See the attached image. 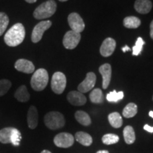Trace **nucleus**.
<instances>
[{
    "instance_id": "nucleus-1",
    "label": "nucleus",
    "mask_w": 153,
    "mask_h": 153,
    "mask_svg": "<svg viewBox=\"0 0 153 153\" xmlns=\"http://www.w3.org/2000/svg\"><path fill=\"white\" fill-rule=\"evenodd\" d=\"M26 31L24 25L17 23L11 26L4 36V42L8 46L16 47L24 41Z\"/></svg>"
},
{
    "instance_id": "nucleus-2",
    "label": "nucleus",
    "mask_w": 153,
    "mask_h": 153,
    "mask_svg": "<svg viewBox=\"0 0 153 153\" xmlns=\"http://www.w3.org/2000/svg\"><path fill=\"white\" fill-rule=\"evenodd\" d=\"M49 76L47 70L40 68L34 72L30 79V86L33 90L37 91H43L47 87Z\"/></svg>"
},
{
    "instance_id": "nucleus-3",
    "label": "nucleus",
    "mask_w": 153,
    "mask_h": 153,
    "mask_svg": "<svg viewBox=\"0 0 153 153\" xmlns=\"http://www.w3.org/2000/svg\"><path fill=\"white\" fill-rule=\"evenodd\" d=\"M57 9V4L54 0H48L39 5L33 12L34 18L38 20L48 19L55 14Z\"/></svg>"
},
{
    "instance_id": "nucleus-4",
    "label": "nucleus",
    "mask_w": 153,
    "mask_h": 153,
    "mask_svg": "<svg viewBox=\"0 0 153 153\" xmlns=\"http://www.w3.org/2000/svg\"><path fill=\"white\" fill-rule=\"evenodd\" d=\"M44 123L51 130H57L64 127L65 125V120L64 116L60 112L51 111L45 114L44 117Z\"/></svg>"
},
{
    "instance_id": "nucleus-5",
    "label": "nucleus",
    "mask_w": 153,
    "mask_h": 153,
    "mask_svg": "<svg viewBox=\"0 0 153 153\" xmlns=\"http://www.w3.org/2000/svg\"><path fill=\"white\" fill-rule=\"evenodd\" d=\"M66 85V76L62 72H56L53 74L51 80V89L53 92L61 94L65 89Z\"/></svg>"
},
{
    "instance_id": "nucleus-6",
    "label": "nucleus",
    "mask_w": 153,
    "mask_h": 153,
    "mask_svg": "<svg viewBox=\"0 0 153 153\" xmlns=\"http://www.w3.org/2000/svg\"><path fill=\"white\" fill-rule=\"evenodd\" d=\"M52 26V22L51 21H43L36 25L34 27L31 34V41L33 43H36L39 42L43 38V33L45 30L51 28Z\"/></svg>"
},
{
    "instance_id": "nucleus-7",
    "label": "nucleus",
    "mask_w": 153,
    "mask_h": 153,
    "mask_svg": "<svg viewBox=\"0 0 153 153\" xmlns=\"http://www.w3.org/2000/svg\"><path fill=\"white\" fill-rule=\"evenodd\" d=\"M81 40V34L74 30H69L63 38V45L66 49L72 50L77 46Z\"/></svg>"
},
{
    "instance_id": "nucleus-8",
    "label": "nucleus",
    "mask_w": 153,
    "mask_h": 153,
    "mask_svg": "<svg viewBox=\"0 0 153 153\" xmlns=\"http://www.w3.org/2000/svg\"><path fill=\"white\" fill-rule=\"evenodd\" d=\"M54 143L58 148H68L74 144V137L72 134L68 133H60L55 135Z\"/></svg>"
},
{
    "instance_id": "nucleus-9",
    "label": "nucleus",
    "mask_w": 153,
    "mask_h": 153,
    "mask_svg": "<svg viewBox=\"0 0 153 153\" xmlns=\"http://www.w3.org/2000/svg\"><path fill=\"white\" fill-rule=\"evenodd\" d=\"M68 24L72 30L80 33L85 28V24L83 19L76 13H72L68 16Z\"/></svg>"
},
{
    "instance_id": "nucleus-10",
    "label": "nucleus",
    "mask_w": 153,
    "mask_h": 153,
    "mask_svg": "<svg viewBox=\"0 0 153 153\" xmlns=\"http://www.w3.org/2000/svg\"><path fill=\"white\" fill-rule=\"evenodd\" d=\"M97 76L94 72H88L85 79L78 86V90L81 93H87L93 89L95 86Z\"/></svg>"
},
{
    "instance_id": "nucleus-11",
    "label": "nucleus",
    "mask_w": 153,
    "mask_h": 153,
    "mask_svg": "<svg viewBox=\"0 0 153 153\" xmlns=\"http://www.w3.org/2000/svg\"><path fill=\"white\" fill-rule=\"evenodd\" d=\"M14 68L18 71L26 74H31L35 71V66L33 63L26 59H19L16 60Z\"/></svg>"
},
{
    "instance_id": "nucleus-12",
    "label": "nucleus",
    "mask_w": 153,
    "mask_h": 153,
    "mask_svg": "<svg viewBox=\"0 0 153 153\" xmlns=\"http://www.w3.org/2000/svg\"><path fill=\"white\" fill-rule=\"evenodd\" d=\"M116 46V41L112 38H107L104 40L100 48V53L102 56H111L114 52Z\"/></svg>"
},
{
    "instance_id": "nucleus-13",
    "label": "nucleus",
    "mask_w": 153,
    "mask_h": 153,
    "mask_svg": "<svg viewBox=\"0 0 153 153\" xmlns=\"http://www.w3.org/2000/svg\"><path fill=\"white\" fill-rule=\"evenodd\" d=\"M68 101L73 106H82L87 102V99L83 94L76 91H72L67 96Z\"/></svg>"
},
{
    "instance_id": "nucleus-14",
    "label": "nucleus",
    "mask_w": 153,
    "mask_h": 153,
    "mask_svg": "<svg viewBox=\"0 0 153 153\" xmlns=\"http://www.w3.org/2000/svg\"><path fill=\"white\" fill-rule=\"evenodd\" d=\"M99 70L103 78L102 87L104 89H106L109 85L111 79V66L108 63H106L100 66Z\"/></svg>"
},
{
    "instance_id": "nucleus-15",
    "label": "nucleus",
    "mask_w": 153,
    "mask_h": 153,
    "mask_svg": "<svg viewBox=\"0 0 153 153\" xmlns=\"http://www.w3.org/2000/svg\"><path fill=\"white\" fill-rule=\"evenodd\" d=\"M134 7L140 14H148L152 9V4L150 0H136Z\"/></svg>"
},
{
    "instance_id": "nucleus-16",
    "label": "nucleus",
    "mask_w": 153,
    "mask_h": 153,
    "mask_svg": "<svg viewBox=\"0 0 153 153\" xmlns=\"http://www.w3.org/2000/svg\"><path fill=\"white\" fill-rule=\"evenodd\" d=\"M27 123L28 128L30 129H35L38 123V114L37 108L34 106H31L28 111Z\"/></svg>"
},
{
    "instance_id": "nucleus-17",
    "label": "nucleus",
    "mask_w": 153,
    "mask_h": 153,
    "mask_svg": "<svg viewBox=\"0 0 153 153\" xmlns=\"http://www.w3.org/2000/svg\"><path fill=\"white\" fill-rule=\"evenodd\" d=\"M16 129L13 127H7L0 130V143L3 144L11 143Z\"/></svg>"
},
{
    "instance_id": "nucleus-18",
    "label": "nucleus",
    "mask_w": 153,
    "mask_h": 153,
    "mask_svg": "<svg viewBox=\"0 0 153 153\" xmlns=\"http://www.w3.org/2000/svg\"><path fill=\"white\" fill-rule=\"evenodd\" d=\"M15 99L20 102H27L30 99V94L25 85L20 86L14 94Z\"/></svg>"
},
{
    "instance_id": "nucleus-19",
    "label": "nucleus",
    "mask_w": 153,
    "mask_h": 153,
    "mask_svg": "<svg viewBox=\"0 0 153 153\" xmlns=\"http://www.w3.org/2000/svg\"><path fill=\"white\" fill-rule=\"evenodd\" d=\"M75 139L78 143L84 145V146H90L92 144L93 140L92 137L89 134L85 132H77L75 134Z\"/></svg>"
},
{
    "instance_id": "nucleus-20",
    "label": "nucleus",
    "mask_w": 153,
    "mask_h": 153,
    "mask_svg": "<svg viewBox=\"0 0 153 153\" xmlns=\"http://www.w3.org/2000/svg\"><path fill=\"white\" fill-rule=\"evenodd\" d=\"M74 117L75 119L77 120L78 123L82 124V126H88L91 123V120L90 116L87 113L83 111H77L74 114Z\"/></svg>"
},
{
    "instance_id": "nucleus-21",
    "label": "nucleus",
    "mask_w": 153,
    "mask_h": 153,
    "mask_svg": "<svg viewBox=\"0 0 153 153\" xmlns=\"http://www.w3.org/2000/svg\"><path fill=\"white\" fill-rule=\"evenodd\" d=\"M108 119L111 126L115 128H119L123 125V119L118 112H113L110 114L108 116Z\"/></svg>"
},
{
    "instance_id": "nucleus-22",
    "label": "nucleus",
    "mask_w": 153,
    "mask_h": 153,
    "mask_svg": "<svg viewBox=\"0 0 153 153\" xmlns=\"http://www.w3.org/2000/svg\"><path fill=\"white\" fill-rule=\"evenodd\" d=\"M123 137L125 142L128 145L134 143L135 140V133L133 128L131 126H126L123 129Z\"/></svg>"
},
{
    "instance_id": "nucleus-23",
    "label": "nucleus",
    "mask_w": 153,
    "mask_h": 153,
    "mask_svg": "<svg viewBox=\"0 0 153 153\" xmlns=\"http://www.w3.org/2000/svg\"><path fill=\"white\" fill-rule=\"evenodd\" d=\"M140 24V19L136 16H127L123 20L124 26L128 28H137Z\"/></svg>"
},
{
    "instance_id": "nucleus-24",
    "label": "nucleus",
    "mask_w": 153,
    "mask_h": 153,
    "mask_svg": "<svg viewBox=\"0 0 153 153\" xmlns=\"http://www.w3.org/2000/svg\"><path fill=\"white\" fill-rule=\"evenodd\" d=\"M137 113V106L134 103H129L126 105L123 111V116L126 118L134 117Z\"/></svg>"
},
{
    "instance_id": "nucleus-25",
    "label": "nucleus",
    "mask_w": 153,
    "mask_h": 153,
    "mask_svg": "<svg viewBox=\"0 0 153 153\" xmlns=\"http://www.w3.org/2000/svg\"><path fill=\"white\" fill-rule=\"evenodd\" d=\"M89 99L94 104H101L104 102V95L102 91L99 88L93 89L89 94Z\"/></svg>"
},
{
    "instance_id": "nucleus-26",
    "label": "nucleus",
    "mask_w": 153,
    "mask_h": 153,
    "mask_svg": "<svg viewBox=\"0 0 153 153\" xmlns=\"http://www.w3.org/2000/svg\"><path fill=\"white\" fill-rule=\"evenodd\" d=\"M124 97V94L123 91H119L117 92L116 90L111 91L106 95V99L107 101L109 102H114L116 103L118 101L123 99Z\"/></svg>"
},
{
    "instance_id": "nucleus-27",
    "label": "nucleus",
    "mask_w": 153,
    "mask_h": 153,
    "mask_svg": "<svg viewBox=\"0 0 153 153\" xmlns=\"http://www.w3.org/2000/svg\"><path fill=\"white\" fill-rule=\"evenodd\" d=\"M119 141V137L116 134L108 133L104 135L102 137V142L104 144L109 145L117 143Z\"/></svg>"
},
{
    "instance_id": "nucleus-28",
    "label": "nucleus",
    "mask_w": 153,
    "mask_h": 153,
    "mask_svg": "<svg viewBox=\"0 0 153 153\" xmlns=\"http://www.w3.org/2000/svg\"><path fill=\"white\" fill-rule=\"evenodd\" d=\"M9 23L8 16L4 12H0V36L4 33Z\"/></svg>"
},
{
    "instance_id": "nucleus-29",
    "label": "nucleus",
    "mask_w": 153,
    "mask_h": 153,
    "mask_svg": "<svg viewBox=\"0 0 153 153\" xmlns=\"http://www.w3.org/2000/svg\"><path fill=\"white\" fill-rule=\"evenodd\" d=\"M11 87V82L8 79L0 80V97L6 94Z\"/></svg>"
},
{
    "instance_id": "nucleus-30",
    "label": "nucleus",
    "mask_w": 153,
    "mask_h": 153,
    "mask_svg": "<svg viewBox=\"0 0 153 153\" xmlns=\"http://www.w3.org/2000/svg\"><path fill=\"white\" fill-rule=\"evenodd\" d=\"M145 45V41H143L141 37L137 38L135 45L133 47V55H138L141 53L143 50V46Z\"/></svg>"
},
{
    "instance_id": "nucleus-31",
    "label": "nucleus",
    "mask_w": 153,
    "mask_h": 153,
    "mask_svg": "<svg viewBox=\"0 0 153 153\" xmlns=\"http://www.w3.org/2000/svg\"><path fill=\"white\" fill-rule=\"evenodd\" d=\"M144 130L146 131L149 132V133H153V127L152 126H150L149 125H145L144 126Z\"/></svg>"
},
{
    "instance_id": "nucleus-32",
    "label": "nucleus",
    "mask_w": 153,
    "mask_h": 153,
    "mask_svg": "<svg viewBox=\"0 0 153 153\" xmlns=\"http://www.w3.org/2000/svg\"><path fill=\"white\" fill-rule=\"evenodd\" d=\"M150 37L153 40V20L152 21V22L150 23Z\"/></svg>"
},
{
    "instance_id": "nucleus-33",
    "label": "nucleus",
    "mask_w": 153,
    "mask_h": 153,
    "mask_svg": "<svg viewBox=\"0 0 153 153\" xmlns=\"http://www.w3.org/2000/svg\"><path fill=\"white\" fill-rule=\"evenodd\" d=\"M122 51H123V53H126V51H131V48L128 46V45H126V46H124L123 48H122Z\"/></svg>"
},
{
    "instance_id": "nucleus-34",
    "label": "nucleus",
    "mask_w": 153,
    "mask_h": 153,
    "mask_svg": "<svg viewBox=\"0 0 153 153\" xmlns=\"http://www.w3.org/2000/svg\"><path fill=\"white\" fill-rule=\"evenodd\" d=\"M25 1H26V2L28 3H30V4H32V3H35L37 0H25Z\"/></svg>"
},
{
    "instance_id": "nucleus-35",
    "label": "nucleus",
    "mask_w": 153,
    "mask_h": 153,
    "mask_svg": "<svg viewBox=\"0 0 153 153\" xmlns=\"http://www.w3.org/2000/svg\"><path fill=\"white\" fill-rule=\"evenodd\" d=\"M97 153H109L108 150H99Z\"/></svg>"
},
{
    "instance_id": "nucleus-36",
    "label": "nucleus",
    "mask_w": 153,
    "mask_h": 153,
    "mask_svg": "<svg viewBox=\"0 0 153 153\" xmlns=\"http://www.w3.org/2000/svg\"><path fill=\"white\" fill-rule=\"evenodd\" d=\"M41 153H52L51 152H50L49 150H44L42 151V152Z\"/></svg>"
},
{
    "instance_id": "nucleus-37",
    "label": "nucleus",
    "mask_w": 153,
    "mask_h": 153,
    "mask_svg": "<svg viewBox=\"0 0 153 153\" xmlns=\"http://www.w3.org/2000/svg\"><path fill=\"white\" fill-rule=\"evenodd\" d=\"M149 116L153 118V111H150L149 112Z\"/></svg>"
},
{
    "instance_id": "nucleus-38",
    "label": "nucleus",
    "mask_w": 153,
    "mask_h": 153,
    "mask_svg": "<svg viewBox=\"0 0 153 153\" xmlns=\"http://www.w3.org/2000/svg\"><path fill=\"white\" fill-rule=\"evenodd\" d=\"M59 1H68V0H59Z\"/></svg>"
}]
</instances>
